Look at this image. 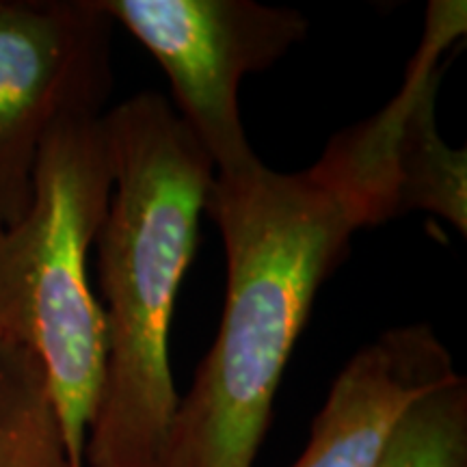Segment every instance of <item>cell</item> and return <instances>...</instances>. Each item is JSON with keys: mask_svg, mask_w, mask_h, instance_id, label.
Wrapping results in <instances>:
<instances>
[{"mask_svg": "<svg viewBox=\"0 0 467 467\" xmlns=\"http://www.w3.org/2000/svg\"><path fill=\"white\" fill-rule=\"evenodd\" d=\"M203 213L223 238L225 306L180 396L162 467H254L314 299L366 221L312 167L279 173L265 162L214 175Z\"/></svg>", "mask_w": 467, "mask_h": 467, "instance_id": "1", "label": "cell"}, {"mask_svg": "<svg viewBox=\"0 0 467 467\" xmlns=\"http://www.w3.org/2000/svg\"><path fill=\"white\" fill-rule=\"evenodd\" d=\"M113 191L93 247L107 355L85 467H162L178 409L169 334L214 167L159 91L102 115Z\"/></svg>", "mask_w": 467, "mask_h": 467, "instance_id": "2", "label": "cell"}, {"mask_svg": "<svg viewBox=\"0 0 467 467\" xmlns=\"http://www.w3.org/2000/svg\"><path fill=\"white\" fill-rule=\"evenodd\" d=\"M102 115L67 117L50 132L31 206L16 223H0V337L42 359L72 467H85L107 355L104 312L89 282V251L113 191Z\"/></svg>", "mask_w": 467, "mask_h": 467, "instance_id": "3", "label": "cell"}, {"mask_svg": "<svg viewBox=\"0 0 467 467\" xmlns=\"http://www.w3.org/2000/svg\"><path fill=\"white\" fill-rule=\"evenodd\" d=\"M167 74L173 109L214 175H241L262 165L241 119L238 91L247 74L265 72L303 42L301 11L255 0H98Z\"/></svg>", "mask_w": 467, "mask_h": 467, "instance_id": "4", "label": "cell"}, {"mask_svg": "<svg viewBox=\"0 0 467 467\" xmlns=\"http://www.w3.org/2000/svg\"><path fill=\"white\" fill-rule=\"evenodd\" d=\"M113 26L98 0H0V223L31 206L50 132L67 117L104 113Z\"/></svg>", "mask_w": 467, "mask_h": 467, "instance_id": "5", "label": "cell"}, {"mask_svg": "<svg viewBox=\"0 0 467 467\" xmlns=\"http://www.w3.org/2000/svg\"><path fill=\"white\" fill-rule=\"evenodd\" d=\"M465 33V3H431L426 35L388 107L337 132L312 169L379 225L413 210L467 232V151L437 130L443 52Z\"/></svg>", "mask_w": 467, "mask_h": 467, "instance_id": "6", "label": "cell"}, {"mask_svg": "<svg viewBox=\"0 0 467 467\" xmlns=\"http://www.w3.org/2000/svg\"><path fill=\"white\" fill-rule=\"evenodd\" d=\"M459 377L433 327H394L342 368L290 467H379L407 409Z\"/></svg>", "mask_w": 467, "mask_h": 467, "instance_id": "7", "label": "cell"}, {"mask_svg": "<svg viewBox=\"0 0 467 467\" xmlns=\"http://www.w3.org/2000/svg\"><path fill=\"white\" fill-rule=\"evenodd\" d=\"M0 467H72L42 359L31 348L3 337Z\"/></svg>", "mask_w": 467, "mask_h": 467, "instance_id": "8", "label": "cell"}, {"mask_svg": "<svg viewBox=\"0 0 467 467\" xmlns=\"http://www.w3.org/2000/svg\"><path fill=\"white\" fill-rule=\"evenodd\" d=\"M379 467H467V381L431 389L407 409Z\"/></svg>", "mask_w": 467, "mask_h": 467, "instance_id": "9", "label": "cell"}]
</instances>
